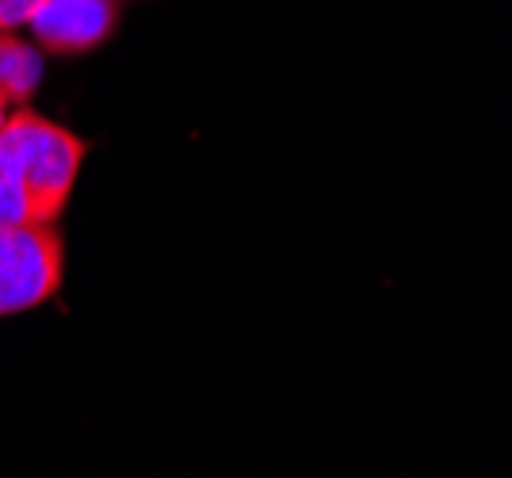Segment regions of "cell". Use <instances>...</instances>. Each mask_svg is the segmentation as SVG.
<instances>
[{
  "instance_id": "277c9868",
  "label": "cell",
  "mask_w": 512,
  "mask_h": 478,
  "mask_svg": "<svg viewBox=\"0 0 512 478\" xmlns=\"http://www.w3.org/2000/svg\"><path fill=\"white\" fill-rule=\"evenodd\" d=\"M39 81H43L39 46L0 31V100L4 104H27L39 92Z\"/></svg>"
},
{
  "instance_id": "3957f363",
  "label": "cell",
  "mask_w": 512,
  "mask_h": 478,
  "mask_svg": "<svg viewBox=\"0 0 512 478\" xmlns=\"http://www.w3.org/2000/svg\"><path fill=\"white\" fill-rule=\"evenodd\" d=\"M27 27L50 54H88L115 31V0H43Z\"/></svg>"
},
{
  "instance_id": "5b68a950",
  "label": "cell",
  "mask_w": 512,
  "mask_h": 478,
  "mask_svg": "<svg viewBox=\"0 0 512 478\" xmlns=\"http://www.w3.org/2000/svg\"><path fill=\"white\" fill-rule=\"evenodd\" d=\"M43 0H0V31H12V27H23V23L35 16Z\"/></svg>"
},
{
  "instance_id": "7a4b0ae2",
  "label": "cell",
  "mask_w": 512,
  "mask_h": 478,
  "mask_svg": "<svg viewBox=\"0 0 512 478\" xmlns=\"http://www.w3.org/2000/svg\"><path fill=\"white\" fill-rule=\"evenodd\" d=\"M65 276V245L54 226H0V318L50 303Z\"/></svg>"
},
{
  "instance_id": "6da1fadb",
  "label": "cell",
  "mask_w": 512,
  "mask_h": 478,
  "mask_svg": "<svg viewBox=\"0 0 512 478\" xmlns=\"http://www.w3.org/2000/svg\"><path fill=\"white\" fill-rule=\"evenodd\" d=\"M88 142L20 108L0 127V226H54L81 173Z\"/></svg>"
},
{
  "instance_id": "8992f818",
  "label": "cell",
  "mask_w": 512,
  "mask_h": 478,
  "mask_svg": "<svg viewBox=\"0 0 512 478\" xmlns=\"http://www.w3.org/2000/svg\"><path fill=\"white\" fill-rule=\"evenodd\" d=\"M4 123H8V104L0 100V127H4Z\"/></svg>"
}]
</instances>
